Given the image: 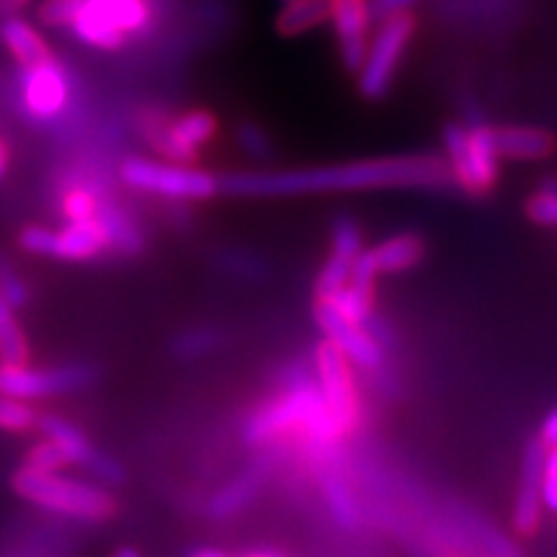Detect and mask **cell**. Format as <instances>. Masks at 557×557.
<instances>
[{
	"mask_svg": "<svg viewBox=\"0 0 557 557\" xmlns=\"http://www.w3.org/2000/svg\"><path fill=\"white\" fill-rule=\"evenodd\" d=\"M451 184L455 178L444 158L393 156L305 171L227 173L220 178V191L233 197H299L367 189H444Z\"/></svg>",
	"mask_w": 557,
	"mask_h": 557,
	"instance_id": "cell-1",
	"label": "cell"
},
{
	"mask_svg": "<svg viewBox=\"0 0 557 557\" xmlns=\"http://www.w3.org/2000/svg\"><path fill=\"white\" fill-rule=\"evenodd\" d=\"M299 429L312 449L325 451L338 442L341 431L325 408L318 377L305 364H297L284 377V389L274 400L261 403L243 423V442L248 447H263L287 431Z\"/></svg>",
	"mask_w": 557,
	"mask_h": 557,
	"instance_id": "cell-2",
	"label": "cell"
},
{
	"mask_svg": "<svg viewBox=\"0 0 557 557\" xmlns=\"http://www.w3.org/2000/svg\"><path fill=\"white\" fill-rule=\"evenodd\" d=\"M158 11V0H81L67 32L94 50L120 52L129 41L148 37Z\"/></svg>",
	"mask_w": 557,
	"mask_h": 557,
	"instance_id": "cell-3",
	"label": "cell"
},
{
	"mask_svg": "<svg viewBox=\"0 0 557 557\" xmlns=\"http://www.w3.org/2000/svg\"><path fill=\"white\" fill-rule=\"evenodd\" d=\"M11 483L21 498L45 508V511L62 513V517L103 521L114 517L116 511V500L103 487L62 478L58 472H37L21 468Z\"/></svg>",
	"mask_w": 557,
	"mask_h": 557,
	"instance_id": "cell-4",
	"label": "cell"
},
{
	"mask_svg": "<svg viewBox=\"0 0 557 557\" xmlns=\"http://www.w3.org/2000/svg\"><path fill=\"white\" fill-rule=\"evenodd\" d=\"M218 116L212 111L191 109L186 114L169 116L160 109H145L139 116L143 137L171 163L194 165L199 160V150L218 135Z\"/></svg>",
	"mask_w": 557,
	"mask_h": 557,
	"instance_id": "cell-5",
	"label": "cell"
},
{
	"mask_svg": "<svg viewBox=\"0 0 557 557\" xmlns=\"http://www.w3.org/2000/svg\"><path fill=\"white\" fill-rule=\"evenodd\" d=\"M120 173L132 189L176 201H205L220 191V178H214L212 173L171 163V160L127 158Z\"/></svg>",
	"mask_w": 557,
	"mask_h": 557,
	"instance_id": "cell-6",
	"label": "cell"
},
{
	"mask_svg": "<svg viewBox=\"0 0 557 557\" xmlns=\"http://www.w3.org/2000/svg\"><path fill=\"white\" fill-rule=\"evenodd\" d=\"M413 32L416 18L410 16V11L380 18L377 32L369 39L364 65L359 67V90L367 99H380L393 86V78L398 73Z\"/></svg>",
	"mask_w": 557,
	"mask_h": 557,
	"instance_id": "cell-7",
	"label": "cell"
},
{
	"mask_svg": "<svg viewBox=\"0 0 557 557\" xmlns=\"http://www.w3.org/2000/svg\"><path fill=\"white\" fill-rule=\"evenodd\" d=\"M99 372L90 364H65L52 369H32L26 364H0V395L18 400L50 398L60 393H75L94 385Z\"/></svg>",
	"mask_w": 557,
	"mask_h": 557,
	"instance_id": "cell-8",
	"label": "cell"
},
{
	"mask_svg": "<svg viewBox=\"0 0 557 557\" xmlns=\"http://www.w3.org/2000/svg\"><path fill=\"white\" fill-rule=\"evenodd\" d=\"M315 377L333 423H336L344 436L351 434L361 418L359 395L357 385H354V374L351 367H348V359L331 344V341H323V344L315 348Z\"/></svg>",
	"mask_w": 557,
	"mask_h": 557,
	"instance_id": "cell-9",
	"label": "cell"
},
{
	"mask_svg": "<svg viewBox=\"0 0 557 557\" xmlns=\"http://www.w3.org/2000/svg\"><path fill=\"white\" fill-rule=\"evenodd\" d=\"M315 323L323 331L325 341H331L351 364L364 369V372H377L385 364V348L369 336L364 325H357L344 315H338L325 299H318Z\"/></svg>",
	"mask_w": 557,
	"mask_h": 557,
	"instance_id": "cell-10",
	"label": "cell"
},
{
	"mask_svg": "<svg viewBox=\"0 0 557 557\" xmlns=\"http://www.w3.org/2000/svg\"><path fill=\"white\" fill-rule=\"evenodd\" d=\"M70 101V78L60 60L21 70V107L37 122H54Z\"/></svg>",
	"mask_w": 557,
	"mask_h": 557,
	"instance_id": "cell-11",
	"label": "cell"
},
{
	"mask_svg": "<svg viewBox=\"0 0 557 557\" xmlns=\"http://www.w3.org/2000/svg\"><path fill=\"white\" fill-rule=\"evenodd\" d=\"M331 21L336 29L341 60L346 70L359 73V67L364 65L369 39H372V0H333Z\"/></svg>",
	"mask_w": 557,
	"mask_h": 557,
	"instance_id": "cell-12",
	"label": "cell"
},
{
	"mask_svg": "<svg viewBox=\"0 0 557 557\" xmlns=\"http://www.w3.org/2000/svg\"><path fill=\"white\" fill-rule=\"evenodd\" d=\"M545 455L547 447L540 438H534L524 451V462H521V480L517 487V500H513V529H517L521 537H529V534L540 529Z\"/></svg>",
	"mask_w": 557,
	"mask_h": 557,
	"instance_id": "cell-13",
	"label": "cell"
},
{
	"mask_svg": "<svg viewBox=\"0 0 557 557\" xmlns=\"http://www.w3.org/2000/svg\"><path fill=\"white\" fill-rule=\"evenodd\" d=\"M274 462H276V457H261L259 462H253V468L235 478L233 483H227L222 491L214 493V498L209 500V506H207L209 519L222 521V519H230V517H235L238 511H243V508H246L250 500L261 493L269 472L274 470Z\"/></svg>",
	"mask_w": 557,
	"mask_h": 557,
	"instance_id": "cell-14",
	"label": "cell"
},
{
	"mask_svg": "<svg viewBox=\"0 0 557 557\" xmlns=\"http://www.w3.org/2000/svg\"><path fill=\"white\" fill-rule=\"evenodd\" d=\"M0 39H3L5 50L13 54V60L18 62L21 70H34L58 60L45 37L34 29L29 21L18 16H5L0 21Z\"/></svg>",
	"mask_w": 557,
	"mask_h": 557,
	"instance_id": "cell-15",
	"label": "cell"
},
{
	"mask_svg": "<svg viewBox=\"0 0 557 557\" xmlns=\"http://www.w3.org/2000/svg\"><path fill=\"white\" fill-rule=\"evenodd\" d=\"M470 184L468 194H487L498 181V148L493 127L485 122L470 124Z\"/></svg>",
	"mask_w": 557,
	"mask_h": 557,
	"instance_id": "cell-16",
	"label": "cell"
},
{
	"mask_svg": "<svg viewBox=\"0 0 557 557\" xmlns=\"http://www.w3.org/2000/svg\"><path fill=\"white\" fill-rule=\"evenodd\" d=\"M107 248L101 225L96 220L86 222H67L60 233H54L52 259L62 261H88L96 259Z\"/></svg>",
	"mask_w": 557,
	"mask_h": 557,
	"instance_id": "cell-17",
	"label": "cell"
},
{
	"mask_svg": "<svg viewBox=\"0 0 557 557\" xmlns=\"http://www.w3.org/2000/svg\"><path fill=\"white\" fill-rule=\"evenodd\" d=\"M96 222L101 225L107 248L116 250V253L137 256L139 250L145 248L143 230H139L135 225V220H132L122 207H116L114 201H103L101 199L99 212H96Z\"/></svg>",
	"mask_w": 557,
	"mask_h": 557,
	"instance_id": "cell-18",
	"label": "cell"
},
{
	"mask_svg": "<svg viewBox=\"0 0 557 557\" xmlns=\"http://www.w3.org/2000/svg\"><path fill=\"white\" fill-rule=\"evenodd\" d=\"M500 158L511 160H542L555 150L549 132L537 127H493Z\"/></svg>",
	"mask_w": 557,
	"mask_h": 557,
	"instance_id": "cell-19",
	"label": "cell"
},
{
	"mask_svg": "<svg viewBox=\"0 0 557 557\" xmlns=\"http://www.w3.org/2000/svg\"><path fill=\"white\" fill-rule=\"evenodd\" d=\"M374 263L380 274H403V271L418 267L426 256V246L413 233H400L393 238L382 240L380 246L372 248Z\"/></svg>",
	"mask_w": 557,
	"mask_h": 557,
	"instance_id": "cell-20",
	"label": "cell"
},
{
	"mask_svg": "<svg viewBox=\"0 0 557 557\" xmlns=\"http://www.w3.org/2000/svg\"><path fill=\"white\" fill-rule=\"evenodd\" d=\"M331 9L333 0H287L276 16V32L282 37H297V34L315 29L331 18Z\"/></svg>",
	"mask_w": 557,
	"mask_h": 557,
	"instance_id": "cell-21",
	"label": "cell"
},
{
	"mask_svg": "<svg viewBox=\"0 0 557 557\" xmlns=\"http://www.w3.org/2000/svg\"><path fill=\"white\" fill-rule=\"evenodd\" d=\"M37 429L47 438H50V442L58 444L62 451H65L67 462L86 465V459L94 455V447H90L86 434H83V431L75 426V423L65 421V418H60L54 413H45V416H39Z\"/></svg>",
	"mask_w": 557,
	"mask_h": 557,
	"instance_id": "cell-22",
	"label": "cell"
},
{
	"mask_svg": "<svg viewBox=\"0 0 557 557\" xmlns=\"http://www.w3.org/2000/svg\"><path fill=\"white\" fill-rule=\"evenodd\" d=\"M323 498H325V506H329L333 521H336L341 529H357L359 527L361 508L344 478L325 475L323 478Z\"/></svg>",
	"mask_w": 557,
	"mask_h": 557,
	"instance_id": "cell-23",
	"label": "cell"
},
{
	"mask_svg": "<svg viewBox=\"0 0 557 557\" xmlns=\"http://www.w3.org/2000/svg\"><path fill=\"white\" fill-rule=\"evenodd\" d=\"M26 354H29V346H26L24 331L13 315V308L0 295V361L3 364H26Z\"/></svg>",
	"mask_w": 557,
	"mask_h": 557,
	"instance_id": "cell-24",
	"label": "cell"
},
{
	"mask_svg": "<svg viewBox=\"0 0 557 557\" xmlns=\"http://www.w3.org/2000/svg\"><path fill=\"white\" fill-rule=\"evenodd\" d=\"M325 302H329L331 308L338 312V315H344L346 320H351V323H357V325H364L374 310V292H367V289L354 287V284H346L344 289H338L336 295H333L331 299H325Z\"/></svg>",
	"mask_w": 557,
	"mask_h": 557,
	"instance_id": "cell-25",
	"label": "cell"
},
{
	"mask_svg": "<svg viewBox=\"0 0 557 557\" xmlns=\"http://www.w3.org/2000/svg\"><path fill=\"white\" fill-rule=\"evenodd\" d=\"M220 344H222V333L218 329H191V331L178 333V336L173 338V354L186 361L201 359L207 357V354L218 351Z\"/></svg>",
	"mask_w": 557,
	"mask_h": 557,
	"instance_id": "cell-26",
	"label": "cell"
},
{
	"mask_svg": "<svg viewBox=\"0 0 557 557\" xmlns=\"http://www.w3.org/2000/svg\"><path fill=\"white\" fill-rule=\"evenodd\" d=\"M351 263L354 259L341 253H331L329 261L320 269L318 282H315V295L318 299H331L338 289H344L348 284V276H351Z\"/></svg>",
	"mask_w": 557,
	"mask_h": 557,
	"instance_id": "cell-27",
	"label": "cell"
},
{
	"mask_svg": "<svg viewBox=\"0 0 557 557\" xmlns=\"http://www.w3.org/2000/svg\"><path fill=\"white\" fill-rule=\"evenodd\" d=\"M527 218L542 227H557V181L545 178L527 199Z\"/></svg>",
	"mask_w": 557,
	"mask_h": 557,
	"instance_id": "cell-28",
	"label": "cell"
},
{
	"mask_svg": "<svg viewBox=\"0 0 557 557\" xmlns=\"http://www.w3.org/2000/svg\"><path fill=\"white\" fill-rule=\"evenodd\" d=\"M99 194L94 189H88L86 184H75L70 186L62 197V212H65L67 222H86V220H96V212H99Z\"/></svg>",
	"mask_w": 557,
	"mask_h": 557,
	"instance_id": "cell-29",
	"label": "cell"
},
{
	"mask_svg": "<svg viewBox=\"0 0 557 557\" xmlns=\"http://www.w3.org/2000/svg\"><path fill=\"white\" fill-rule=\"evenodd\" d=\"M39 413L29 406V400L0 395V429L5 431H32L37 429Z\"/></svg>",
	"mask_w": 557,
	"mask_h": 557,
	"instance_id": "cell-30",
	"label": "cell"
},
{
	"mask_svg": "<svg viewBox=\"0 0 557 557\" xmlns=\"http://www.w3.org/2000/svg\"><path fill=\"white\" fill-rule=\"evenodd\" d=\"M331 248H333V253L348 256V259H357L359 250L364 248V243H361L359 225L351 218H346V214H341V218L333 220Z\"/></svg>",
	"mask_w": 557,
	"mask_h": 557,
	"instance_id": "cell-31",
	"label": "cell"
},
{
	"mask_svg": "<svg viewBox=\"0 0 557 557\" xmlns=\"http://www.w3.org/2000/svg\"><path fill=\"white\" fill-rule=\"evenodd\" d=\"M65 465H70L65 451H62L58 444L47 438V442L34 444V447L29 449L24 468L37 470V472H58V470L65 468Z\"/></svg>",
	"mask_w": 557,
	"mask_h": 557,
	"instance_id": "cell-32",
	"label": "cell"
},
{
	"mask_svg": "<svg viewBox=\"0 0 557 557\" xmlns=\"http://www.w3.org/2000/svg\"><path fill=\"white\" fill-rule=\"evenodd\" d=\"M0 295L5 297V302L11 308H24L29 302V287L26 282L16 274L13 263L9 259H0Z\"/></svg>",
	"mask_w": 557,
	"mask_h": 557,
	"instance_id": "cell-33",
	"label": "cell"
},
{
	"mask_svg": "<svg viewBox=\"0 0 557 557\" xmlns=\"http://www.w3.org/2000/svg\"><path fill=\"white\" fill-rule=\"evenodd\" d=\"M238 145L248 158L269 160L271 158V139L259 124L243 122L238 127Z\"/></svg>",
	"mask_w": 557,
	"mask_h": 557,
	"instance_id": "cell-34",
	"label": "cell"
},
{
	"mask_svg": "<svg viewBox=\"0 0 557 557\" xmlns=\"http://www.w3.org/2000/svg\"><path fill=\"white\" fill-rule=\"evenodd\" d=\"M83 468H86L96 480H101L103 485L124 483V468L111 455H103V451L94 449V455L86 459V465H83Z\"/></svg>",
	"mask_w": 557,
	"mask_h": 557,
	"instance_id": "cell-35",
	"label": "cell"
},
{
	"mask_svg": "<svg viewBox=\"0 0 557 557\" xmlns=\"http://www.w3.org/2000/svg\"><path fill=\"white\" fill-rule=\"evenodd\" d=\"M21 248L26 253L34 256H50L52 259V248H54V230L50 227H39V225H29L24 233L18 235Z\"/></svg>",
	"mask_w": 557,
	"mask_h": 557,
	"instance_id": "cell-36",
	"label": "cell"
},
{
	"mask_svg": "<svg viewBox=\"0 0 557 557\" xmlns=\"http://www.w3.org/2000/svg\"><path fill=\"white\" fill-rule=\"evenodd\" d=\"M418 0H372L374 18H387L395 16V13H406L413 9Z\"/></svg>",
	"mask_w": 557,
	"mask_h": 557,
	"instance_id": "cell-37",
	"label": "cell"
},
{
	"mask_svg": "<svg viewBox=\"0 0 557 557\" xmlns=\"http://www.w3.org/2000/svg\"><path fill=\"white\" fill-rule=\"evenodd\" d=\"M540 442L545 444L547 449L557 447V408L549 410L545 421H542V429H540Z\"/></svg>",
	"mask_w": 557,
	"mask_h": 557,
	"instance_id": "cell-38",
	"label": "cell"
},
{
	"mask_svg": "<svg viewBox=\"0 0 557 557\" xmlns=\"http://www.w3.org/2000/svg\"><path fill=\"white\" fill-rule=\"evenodd\" d=\"M542 506L557 513V478H542Z\"/></svg>",
	"mask_w": 557,
	"mask_h": 557,
	"instance_id": "cell-39",
	"label": "cell"
},
{
	"mask_svg": "<svg viewBox=\"0 0 557 557\" xmlns=\"http://www.w3.org/2000/svg\"><path fill=\"white\" fill-rule=\"evenodd\" d=\"M9 165H11V148H9V143L0 137V178L9 173Z\"/></svg>",
	"mask_w": 557,
	"mask_h": 557,
	"instance_id": "cell-40",
	"label": "cell"
},
{
	"mask_svg": "<svg viewBox=\"0 0 557 557\" xmlns=\"http://www.w3.org/2000/svg\"><path fill=\"white\" fill-rule=\"evenodd\" d=\"M545 478H557V447L547 449L545 455Z\"/></svg>",
	"mask_w": 557,
	"mask_h": 557,
	"instance_id": "cell-41",
	"label": "cell"
},
{
	"mask_svg": "<svg viewBox=\"0 0 557 557\" xmlns=\"http://www.w3.org/2000/svg\"><path fill=\"white\" fill-rule=\"evenodd\" d=\"M189 557H230L225 553H220V549H212V547H199L189 553Z\"/></svg>",
	"mask_w": 557,
	"mask_h": 557,
	"instance_id": "cell-42",
	"label": "cell"
},
{
	"mask_svg": "<svg viewBox=\"0 0 557 557\" xmlns=\"http://www.w3.org/2000/svg\"><path fill=\"white\" fill-rule=\"evenodd\" d=\"M114 557H143V555H139L137 549H132V547H122V549H116Z\"/></svg>",
	"mask_w": 557,
	"mask_h": 557,
	"instance_id": "cell-43",
	"label": "cell"
},
{
	"mask_svg": "<svg viewBox=\"0 0 557 557\" xmlns=\"http://www.w3.org/2000/svg\"><path fill=\"white\" fill-rule=\"evenodd\" d=\"M13 5H16V9H21V5H26V3H32V0H11Z\"/></svg>",
	"mask_w": 557,
	"mask_h": 557,
	"instance_id": "cell-44",
	"label": "cell"
},
{
	"mask_svg": "<svg viewBox=\"0 0 557 557\" xmlns=\"http://www.w3.org/2000/svg\"><path fill=\"white\" fill-rule=\"evenodd\" d=\"M248 557H278L274 553H256V555H248Z\"/></svg>",
	"mask_w": 557,
	"mask_h": 557,
	"instance_id": "cell-45",
	"label": "cell"
}]
</instances>
